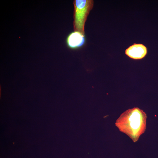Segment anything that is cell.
<instances>
[{
    "label": "cell",
    "instance_id": "3957f363",
    "mask_svg": "<svg viewBox=\"0 0 158 158\" xmlns=\"http://www.w3.org/2000/svg\"><path fill=\"white\" fill-rule=\"evenodd\" d=\"M125 54L134 59H140L145 57L147 52V48L143 44L134 43L125 50Z\"/></svg>",
    "mask_w": 158,
    "mask_h": 158
},
{
    "label": "cell",
    "instance_id": "7a4b0ae2",
    "mask_svg": "<svg viewBox=\"0 0 158 158\" xmlns=\"http://www.w3.org/2000/svg\"><path fill=\"white\" fill-rule=\"evenodd\" d=\"M86 42L85 35L76 31L70 32L66 39L67 47L71 49H77L83 47Z\"/></svg>",
    "mask_w": 158,
    "mask_h": 158
},
{
    "label": "cell",
    "instance_id": "6da1fadb",
    "mask_svg": "<svg viewBox=\"0 0 158 158\" xmlns=\"http://www.w3.org/2000/svg\"><path fill=\"white\" fill-rule=\"evenodd\" d=\"M92 0H75L73 13L74 31L79 32L85 35L84 26L87 17L93 8Z\"/></svg>",
    "mask_w": 158,
    "mask_h": 158
}]
</instances>
